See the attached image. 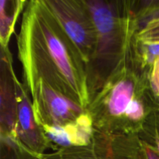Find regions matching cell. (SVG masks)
I'll use <instances>...</instances> for the list:
<instances>
[{
    "label": "cell",
    "mask_w": 159,
    "mask_h": 159,
    "mask_svg": "<svg viewBox=\"0 0 159 159\" xmlns=\"http://www.w3.org/2000/svg\"><path fill=\"white\" fill-rule=\"evenodd\" d=\"M26 4V1L0 2V37L2 48H7L8 43L13 33L19 15Z\"/></svg>",
    "instance_id": "cell-10"
},
{
    "label": "cell",
    "mask_w": 159,
    "mask_h": 159,
    "mask_svg": "<svg viewBox=\"0 0 159 159\" xmlns=\"http://www.w3.org/2000/svg\"><path fill=\"white\" fill-rule=\"evenodd\" d=\"M93 119L89 113H82L75 120L65 125L40 127L48 141L64 148L85 147L91 143L93 136Z\"/></svg>",
    "instance_id": "cell-8"
},
{
    "label": "cell",
    "mask_w": 159,
    "mask_h": 159,
    "mask_svg": "<svg viewBox=\"0 0 159 159\" xmlns=\"http://www.w3.org/2000/svg\"><path fill=\"white\" fill-rule=\"evenodd\" d=\"M152 120V130L153 136L155 138V148L159 153V109H157L153 114Z\"/></svg>",
    "instance_id": "cell-16"
},
{
    "label": "cell",
    "mask_w": 159,
    "mask_h": 159,
    "mask_svg": "<svg viewBox=\"0 0 159 159\" xmlns=\"http://www.w3.org/2000/svg\"><path fill=\"white\" fill-rule=\"evenodd\" d=\"M150 86L154 96L159 100V57L155 61L152 66Z\"/></svg>",
    "instance_id": "cell-14"
},
{
    "label": "cell",
    "mask_w": 159,
    "mask_h": 159,
    "mask_svg": "<svg viewBox=\"0 0 159 159\" xmlns=\"http://www.w3.org/2000/svg\"><path fill=\"white\" fill-rule=\"evenodd\" d=\"M145 159H159V153L158 151L152 146L144 147Z\"/></svg>",
    "instance_id": "cell-17"
},
{
    "label": "cell",
    "mask_w": 159,
    "mask_h": 159,
    "mask_svg": "<svg viewBox=\"0 0 159 159\" xmlns=\"http://www.w3.org/2000/svg\"><path fill=\"white\" fill-rule=\"evenodd\" d=\"M27 91L32 97L33 113L39 128L43 126L65 125L86 111L43 81L37 82Z\"/></svg>",
    "instance_id": "cell-4"
},
{
    "label": "cell",
    "mask_w": 159,
    "mask_h": 159,
    "mask_svg": "<svg viewBox=\"0 0 159 159\" xmlns=\"http://www.w3.org/2000/svg\"><path fill=\"white\" fill-rule=\"evenodd\" d=\"M61 26L79 51L87 68L94 57L97 33L85 1L45 0Z\"/></svg>",
    "instance_id": "cell-3"
},
{
    "label": "cell",
    "mask_w": 159,
    "mask_h": 159,
    "mask_svg": "<svg viewBox=\"0 0 159 159\" xmlns=\"http://www.w3.org/2000/svg\"><path fill=\"white\" fill-rule=\"evenodd\" d=\"M17 51L26 90L43 81L87 110L91 102L87 65L45 0L26 2Z\"/></svg>",
    "instance_id": "cell-1"
},
{
    "label": "cell",
    "mask_w": 159,
    "mask_h": 159,
    "mask_svg": "<svg viewBox=\"0 0 159 159\" xmlns=\"http://www.w3.org/2000/svg\"><path fill=\"white\" fill-rule=\"evenodd\" d=\"M16 99V141L20 143V148L35 158L43 155L47 139L34 120L32 103L24 89V85L15 76Z\"/></svg>",
    "instance_id": "cell-5"
},
{
    "label": "cell",
    "mask_w": 159,
    "mask_h": 159,
    "mask_svg": "<svg viewBox=\"0 0 159 159\" xmlns=\"http://www.w3.org/2000/svg\"><path fill=\"white\" fill-rule=\"evenodd\" d=\"M141 55L143 60L148 65H153L155 61L159 57V43H153V44H145L141 43Z\"/></svg>",
    "instance_id": "cell-13"
},
{
    "label": "cell",
    "mask_w": 159,
    "mask_h": 159,
    "mask_svg": "<svg viewBox=\"0 0 159 159\" xmlns=\"http://www.w3.org/2000/svg\"><path fill=\"white\" fill-rule=\"evenodd\" d=\"M2 50L1 74V130L2 135L6 134V139L16 141V99L15 90V74L12 70L10 54Z\"/></svg>",
    "instance_id": "cell-9"
},
{
    "label": "cell",
    "mask_w": 159,
    "mask_h": 159,
    "mask_svg": "<svg viewBox=\"0 0 159 159\" xmlns=\"http://www.w3.org/2000/svg\"><path fill=\"white\" fill-rule=\"evenodd\" d=\"M137 40L145 44L159 43V14L146 22L137 34Z\"/></svg>",
    "instance_id": "cell-11"
},
{
    "label": "cell",
    "mask_w": 159,
    "mask_h": 159,
    "mask_svg": "<svg viewBox=\"0 0 159 159\" xmlns=\"http://www.w3.org/2000/svg\"><path fill=\"white\" fill-rule=\"evenodd\" d=\"M145 115V109L143 102L138 99L132 100L125 112V117L132 122L141 120Z\"/></svg>",
    "instance_id": "cell-12"
},
{
    "label": "cell",
    "mask_w": 159,
    "mask_h": 159,
    "mask_svg": "<svg viewBox=\"0 0 159 159\" xmlns=\"http://www.w3.org/2000/svg\"><path fill=\"white\" fill-rule=\"evenodd\" d=\"M137 78L124 70H119L102 87V101L107 118H117L125 114L127 107L135 99Z\"/></svg>",
    "instance_id": "cell-7"
},
{
    "label": "cell",
    "mask_w": 159,
    "mask_h": 159,
    "mask_svg": "<svg viewBox=\"0 0 159 159\" xmlns=\"http://www.w3.org/2000/svg\"><path fill=\"white\" fill-rule=\"evenodd\" d=\"M37 159H145L144 148L128 144L117 145L107 144L105 141L92 138L85 147L64 148L54 153L44 155Z\"/></svg>",
    "instance_id": "cell-6"
},
{
    "label": "cell",
    "mask_w": 159,
    "mask_h": 159,
    "mask_svg": "<svg viewBox=\"0 0 159 159\" xmlns=\"http://www.w3.org/2000/svg\"><path fill=\"white\" fill-rule=\"evenodd\" d=\"M97 33L94 57L88 67L90 93L99 90L120 69L130 33V19L121 15L116 2L85 1Z\"/></svg>",
    "instance_id": "cell-2"
},
{
    "label": "cell",
    "mask_w": 159,
    "mask_h": 159,
    "mask_svg": "<svg viewBox=\"0 0 159 159\" xmlns=\"http://www.w3.org/2000/svg\"><path fill=\"white\" fill-rule=\"evenodd\" d=\"M1 159H37L35 157L32 156L27 152L23 151L22 148L15 150L12 148V146L9 148V150H2Z\"/></svg>",
    "instance_id": "cell-15"
}]
</instances>
